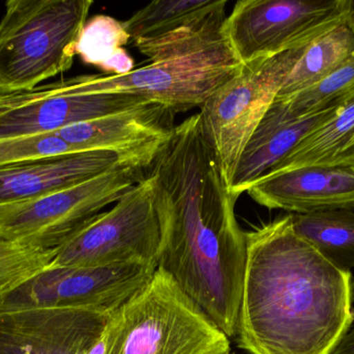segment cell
Returning <instances> with one entry per match:
<instances>
[{
	"label": "cell",
	"mask_w": 354,
	"mask_h": 354,
	"mask_svg": "<svg viewBox=\"0 0 354 354\" xmlns=\"http://www.w3.org/2000/svg\"><path fill=\"white\" fill-rule=\"evenodd\" d=\"M111 315L93 309L0 312V354H86Z\"/></svg>",
	"instance_id": "obj_13"
},
{
	"label": "cell",
	"mask_w": 354,
	"mask_h": 354,
	"mask_svg": "<svg viewBox=\"0 0 354 354\" xmlns=\"http://www.w3.org/2000/svg\"><path fill=\"white\" fill-rule=\"evenodd\" d=\"M245 238L239 347L251 354H333L354 321L351 272L301 238L291 213Z\"/></svg>",
	"instance_id": "obj_2"
},
{
	"label": "cell",
	"mask_w": 354,
	"mask_h": 354,
	"mask_svg": "<svg viewBox=\"0 0 354 354\" xmlns=\"http://www.w3.org/2000/svg\"><path fill=\"white\" fill-rule=\"evenodd\" d=\"M80 152L85 151L62 141L55 134L0 139V168L37 158L68 155Z\"/></svg>",
	"instance_id": "obj_25"
},
{
	"label": "cell",
	"mask_w": 354,
	"mask_h": 354,
	"mask_svg": "<svg viewBox=\"0 0 354 354\" xmlns=\"http://www.w3.org/2000/svg\"><path fill=\"white\" fill-rule=\"evenodd\" d=\"M161 229L149 175L55 249L51 267L147 264L158 267Z\"/></svg>",
	"instance_id": "obj_7"
},
{
	"label": "cell",
	"mask_w": 354,
	"mask_h": 354,
	"mask_svg": "<svg viewBox=\"0 0 354 354\" xmlns=\"http://www.w3.org/2000/svg\"><path fill=\"white\" fill-rule=\"evenodd\" d=\"M339 99L319 112H297L284 99L276 98L245 145L229 186L235 199L268 174L308 134L334 116L344 102Z\"/></svg>",
	"instance_id": "obj_14"
},
{
	"label": "cell",
	"mask_w": 354,
	"mask_h": 354,
	"mask_svg": "<svg viewBox=\"0 0 354 354\" xmlns=\"http://www.w3.org/2000/svg\"><path fill=\"white\" fill-rule=\"evenodd\" d=\"M333 354H354V326H351Z\"/></svg>",
	"instance_id": "obj_26"
},
{
	"label": "cell",
	"mask_w": 354,
	"mask_h": 354,
	"mask_svg": "<svg viewBox=\"0 0 354 354\" xmlns=\"http://www.w3.org/2000/svg\"><path fill=\"white\" fill-rule=\"evenodd\" d=\"M118 162L122 158L115 152L93 150L1 166L0 207L84 182Z\"/></svg>",
	"instance_id": "obj_16"
},
{
	"label": "cell",
	"mask_w": 354,
	"mask_h": 354,
	"mask_svg": "<svg viewBox=\"0 0 354 354\" xmlns=\"http://www.w3.org/2000/svg\"><path fill=\"white\" fill-rule=\"evenodd\" d=\"M145 175L161 229L158 269L235 338L247 238L199 112L174 127Z\"/></svg>",
	"instance_id": "obj_1"
},
{
	"label": "cell",
	"mask_w": 354,
	"mask_h": 354,
	"mask_svg": "<svg viewBox=\"0 0 354 354\" xmlns=\"http://www.w3.org/2000/svg\"><path fill=\"white\" fill-rule=\"evenodd\" d=\"M176 110L147 101L116 114L79 123L54 133L82 151L108 150L147 172L174 129Z\"/></svg>",
	"instance_id": "obj_12"
},
{
	"label": "cell",
	"mask_w": 354,
	"mask_h": 354,
	"mask_svg": "<svg viewBox=\"0 0 354 354\" xmlns=\"http://www.w3.org/2000/svg\"><path fill=\"white\" fill-rule=\"evenodd\" d=\"M226 354H233V353H231V351H230V353H226Z\"/></svg>",
	"instance_id": "obj_31"
},
{
	"label": "cell",
	"mask_w": 354,
	"mask_h": 354,
	"mask_svg": "<svg viewBox=\"0 0 354 354\" xmlns=\"http://www.w3.org/2000/svg\"><path fill=\"white\" fill-rule=\"evenodd\" d=\"M222 0H157L137 10L124 26L132 41L157 39L203 18Z\"/></svg>",
	"instance_id": "obj_21"
},
{
	"label": "cell",
	"mask_w": 354,
	"mask_h": 354,
	"mask_svg": "<svg viewBox=\"0 0 354 354\" xmlns=\"http://www.w3.org/2000/svg\"><path fill=\"white\" fill-rule=\"evenodd\" d=\"M354 91V57L317 85L284 99L297 112H319Z\"/></svg>",
	"instance_id": "obj_24"
},
{
	"label": "cell",
	"mask_w": 354,
	"mask_h": 354,
	"mask_svg": "<svg viewBox=\"0 0 354 354\" xmlns=\"http://www.w3.org/2000/svg\"><path fill=\"white\" fill-rule=\"evenodd\" d=\"M226 0L209 14L164 37L134 41L143 55L151 62L187 55L225 39L223 27L226 20Z\"/></svg>",
	"instance_id": "obj_22"
},
{
	"label": "cell",
	"mask_w": 354,
	"mask_h": 354,
	"mask_svg": "<svg viewBox=\"0 0 354 354\" xmlns=\"http://www.w3.org/2000/svg\"><path fill=\"white\" fill-rule=\"evenodd\" d=\"M344 23L354 35V0H345Z\"/></svg>",
	"instance_id": "obj_27"
},
{
	"label": "cell",
	"mask_w": 354,
	"mask_h": 354,
	"mask_svg": "<svg viewBox=\"0 0 354 354\" xmlns=\"http://www.w3.org/2000/svg\"><path fill=\"white\" fill-rule=\"evenodd\" d=\"M55 249L14 243L0 236V297L51 265Z\"/></svg>",
	"instance_id": "obj_23"
},
{
	"label": "cell",
	"mask_w": 354,
	"mask_h": 354,
	"mask_svg": "<svg viewBox=\"0 0 354 354\" xmlns=\"http://www.w3.org/2000/svg\"><path fill=\"white\" fill-rule=\"evenodd\" d=\"M351 288H353V297L354 299V278H353V283H351Z\"/></svg>",
	"instance_id": "obj_29"
},
{
	"label": "cell",
	"mask_w": 354,
	"mask_h": 354,
	"mask_svg": "<svg viewBox=\"0 0 354 354\" xmlns=\"http://www.w3.org/2000/svg\"><path fill=\"white\" fill-rule=\"evenodd\" d=\"M243 62L226 39L199 51L151 62L124 75L72 77L82 93L136 96L179 110L201 106L221 85L239 74Z\"/></svg>",
	"instance_id": "obj_8"
},
{
	"label": "cell",
	"mask_w": 354,
	"mask_h": 354,
	"mask_svg": "<svg viewBox=\"0 0 354 354\" xmlns=\"http://www.w3.org/2000/svg\"><path fill=\"white\" fill-rule=\"evenodd\" d=\"M93 1L10 0L0 20V89H35L72 68Z\"/></svg>",
	"instance_id": "obj_4"
},
{
	"label": "cell",
	"mask_w": 354,
	"mask_h": 354,
	"mask_svg": "<svg viewBox=\"0 0 354 354\" xmlns=\"http://www.w3.org/2000/svg\"><path fill=\"white\" fill-rule=\"evenodd\" d=\"M107 354H226L230 339L183 292L171 276L151 280L113 312Z\"/></svg>",
	"instance_id": "obj_3"
},
{
	"label": "cell",
	"mask_w": 354,
	"mask_h": 354,
	"mask_svg": "<svg viewBox=\"0 0 354 354\" xmlns=\"http://www.w3.org/2000/svg\"><path fill=\"white\" fill-rule=\"evenodd\" d=\"M145 178L142 168L118 162L79 184L2 206L0 236L26 247L56 249Z\"/></svg>",
	"instance_id": "obj_5"
},
{
	"label": "cell",
	"mask_w": 354,
	"mask_h": 354,
	"mask_svg": "<svg viewBox=\"0 0 354 354\" xmlns=\"http://www.w3.org/2000/svg\"><path fill=\"white\" fill-rule=\"evenodd\" d=\"M292 214L295 233L336 267L354 268V208Z\"/></svg>",
	"instance_id": "obj_19"
},
{
	"label": "cell",
	"mask_w": 354,
	"mask_h": 354,
	"mask_svg": "<svg viewBox=\"0 0 354 354\" xmlns=\"http://www.w3.org/2000/svg\"><path fill=\"white\" fill-rule=\"evenodd\" d=\"M345 0H241L223 33L243 64L301 49L344 24Z\"/></svg>",
	"instance_id": "obj_9"
},
{
	"label": "cell",
	"mask_w": 354,
	"mask_h": 354,
	"mask_svg": "<svg viewBox=\"0 0 354 354\" xmlns=\"http://www.w3.org/2000/svg\"><path fill=\"white\" fill-rule=\"evenodd\" d=\"M306 166L354 168V91L334 116L308 134L268 175Z\"/></svg>",
	"instance_id": "obj_17"
},
{
	"label": "cell",
	"mask_w": 354,
	"mask_h": 354,
	"mask_svg": "<svg viewBox=\"0 0 354 354\" xmlns=\"http://www.w3.org/2000/svg\"><path fill=\"white\" fill-rule=\"evenodd\" d=\"M305 47L245 64L200 106L202 127L230 186L239 157Z\"/></svg>",
	"instance_id": "obj_6"
},
{
	"label": "cell",
	"mask_w": 354,
	"mask_h": 354,
	"mask_svg": "<svg viewBox=\"0 0 354 354\" xmlns=\"http://www.w3.org/2000/svg\"><path fill=\"white\" fill-rule=\"evenodd\" d=\"M131 39L124 22L108 15H95L85 23L75 51L84 64L118 76L135 69L134 58L124 48Z\"/></svg>",
	"instance_id": "obj_20"
},
{
	"label": "cell",
	"mask_w": 354,
	"mask_h": 354,
	"mask_svg": "<svg viewBox=\"0 0 354 354\" xmlns=\"http://www.w3.org/2000/svg\"><path fill=\"white\" fill-rule=\"evenodd\" d=\"M248 195L268 209L293 214L354 208V168L306 166L266 175Z\"/></svg>",
	"instance_id": "obj_15"
},
{
	"label": "cell",
	"mask_w": 354,
	"mask_h": 354,
	"mask_svg": "<svg viewBox=\"0 0 354 354\" xmlns=\"http://www.w3.org/2000/svg\"><path fill=\"white\" fill-rule=\"evenodd\" d=\"M109 324V322H108ZM86 354H107V337H106V330L102 335L101 339L93 345V348Z\"/></svg>",
	"instance_id": "obj_28"
},
{
	"label": "cell",
	"mask_w": 354,
	"mask_h": 354,
	"mask_svg": "<svg viewBox=\"0 0 354 354\" xmlns=\"http://www.w3.org/2000/svg\"><path fill=\"white\" fill-rule=\"evenodd\" d=\"M147 264L49 267L0 297V312L93 309L113 313L153 278Z\"/></svg>",
	"instance_id": "obj_10"
},
{
	"label": "cell",
	"mask_w": 354,
	"mask_h": 354,
	"mask_svg": "<svg viewBox=\"0 0 354 354\" xmlns=\"http://www.w3.org/2000/svg\"><path fill=\"white\" fill-rule=\"evenodd\" d=\"M147 101L124 94L82 93L72 77L35 89L0 94V139L54 134Z\"/></svg>",
	"instance_id": "obj_11"
},
{
	"label": "cell",
	"mask_w": 354,
	"mask_h": 354,
	"mask_svg": "<svg viewBox=\"0 0 354 354\" xmlns=\"http://www.w3.org/2000/svg\"><path fill=\"white\" fill-rule=\"evenodd\" d=\"M0 94H3V91H2L1 89H0Z\"/></svg>",
	"instance_id": "obj_30"
},
{
	"label": "cell",
	"mask_w": 354,
	"mask_h": 354,
	"mask_svg": "<svg viewBox=\"0 0 354 354\" xmlns=\"http://www.w3.org/2000/svg\"><path fill=\"white\" fill-rule=\"evenodd\" d=\"M353 57L354 35L344 23L306 46L276 98L290 97L317 85Z\"/></svg>",
	"instance_id": "obj_18"
}]
</instances>
